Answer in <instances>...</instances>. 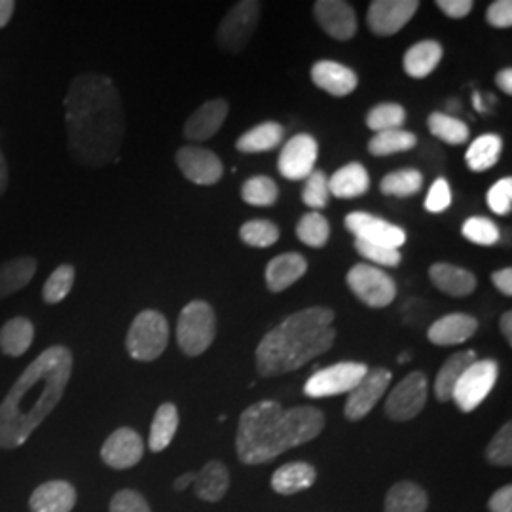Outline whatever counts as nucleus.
<instances>
[{
  "mask_svg": "<svg viewBox=\"0 0 512 512\" xmlns=\"http://www.w3.org/2000/svg\"><path fill=\"white\" fill-rule=\"evenodd\" d=\"M69 154L90 169L112 164L126 135L122 99L114 82L103 74L76 76L65 97Z\"/></svg>",
  "mask_w": 512,
  "mask_h": 512,
  "instance_id": "1",
  "label": "nucleus"
},
{
  "mask_svg": "<svg viewBox=\"0 0 512 512\" xmlns=\"http://www.w3.org/2000/svg\"><path fill=\"white\" fill-rule=\"evenodd\" d=\"M73 374V353L52 346L23 370L0 403V450L25 444L65 395Z\"/></svg>",
  "mask_w": 512,
  "mask_h": 512,
  "instance_id": "2",
  "label": "nucleus"
},
{
  "mask_svg": "<svg viewBox=\"0 0 512 512\" xmlns=\"http://www.w3.org/2000/svg\"><path fill=\"white\" fill-rule=\"evenodd\" d=\"M325 429V414L315 406L283 408L277 401H260L239 418L236 450L245 465H262L287 450L317 439Z\"/></svg>",
  "mask_w": 512,
  "mask_h": 512,
  "instance_id": "3",
  "label": "nucleus"
},
{
  "mask_svg": "<svg viewBox=\"0 0 512 512\" xmlns=\"http://www.w3.org/2000/svg\"><path fill=\"white\" fill-rule=\"evenodd\" d=\"M334 311L313 306L296 311L270 330L256 348V370L262 378L289 374L327 353L336 340Z\"/></svg>",
  "mask_w": 512,
  "mask_h": 512,
  "instance_id": "4",
  "label": "nucleus"
},
{
  "mask_svg": "<svg viewBox=\"0 0 512 512\" xmlns=\"http://www.w3.org/2000/svg\"><path fill=\"white\" fill-rule=\"evenodd\" d=\"M217 336L215 310L203 302L192 300L184 306L177 321V344L188 357H198L211 348Z\"/></svg>",
  "mask_w": 512,
  "mask_h": 512,
  "instance_id": "5",
  "label": "nucleus"
},
{
  "mask_svg": "<svg viewBox=\"0 0 512 512\" xmlns=\"http://www.w3.org/2000/svg\"><path fill=\"white\" fill-rule=\"evenodd\" d=\"M169 342V325L160 311H141L131 327L126 338V349L129 357L141 363L156 361Z\"/></svg>",
  "mask_w": 512,
  "mask_h": 512,
  "instance_id": "6",
  "label": "nucleus"
},
{
  "mask_svg": "<svg viewBox=\"0 0 512 512\" xmlns=\"http://www.w3.org/2000/svg\"><path fill=\"white\" fill-rule=\"evenodd\" d=\"M260 19V2L241 0L220 21L217 42L228 54H239L251 42Z\"/></svg>",
  "mask_w": 512,
  "mask_h": 512,
  "instance_id": "7",
  "label": "nucleus"
},
{
  "mask_svg": "<svg viewBox=\"0 0 512 512\" xmlns=\"http://www.w3.org/2000/svg\"><path fill=\"white\" fill-rule=\"evenodd\" d=\"M499 376V365L494 359H476L469 366L463 376L459 378L458 385L454 389L452 401L456 403L461 412L469 414L476 410L480 404L486 401V397L492 393L495 382Z\"/></svg>",
  "mask_w": 512,
  "mask_h": 512,
  "instance_id": "8",
  "label": "nucleus"
},
{
  "mask_svg": "<svg viewBox=\"0 0 512 512\" xmlns=\"http://www.w3.org/2000/svg\"><path fill=\"white\" fill-rule=\"evenodd\" d=\"M348 287L368 308H387L397 298V285L391 275L368 264H355L348 272Z\"/></svg>",
  "mask_w": 512,
  "mask_h": 512,
  "instance_id": "9",
  "label": "nucleus"
},
{
  "mask_svg": "<svg viewBox=\"0 0 512 512\" xmlns=\"http://www.w3.org/2000/svg\"><path fill=\"white\" fill-rule=\"evenodd\" d=\"M368 366L365 363L346 361L338 365L317 370L304 385V393L311 399H325L351 393L365 378Z\"/></svg>",
  "mask_w": 512,
  "mask_h": 512,
  "instance_id": "10",
  "label": "nucleus"
},
{
  "mask_svg": "<svg viewBox=\"0 0 512 512\" xmlns=\"http://www.w3.org/2000/svg\"><path fill=\"white\" fill-rule=\"evenodd\" d=\"M427 378L421 370L410 372L403 382L389 393L385 401V414L389 420H414L427 403Z\"/></svg>",
  "mask_w": 512,
  "mask_h": 512,
  "instance_id": "11",
  "label": "nucleus"
},
{
  "mask_svg": "<svg viewBox=\"0 0 512 512\" xmlns=\"http://www.w3.org/2000/svg\"><path fill=\"white\" fill-rule=\"evenodd\" d=\"M418 8V0H374L370 2L366 23L374 35L393 37L410 23Z\"/></svg>",
  "mask_w": 512,
  "mask_h": 512,
  "instance_id": "12",
  "label": "nucleus"
},
{
  "mask_svg": "<svg viewBox=\"0 0 512 512\" xmlns=\"http://www.w3.org/2000/svg\"><path fill=\"white\" fill-rule=\"evenodd\" d=\"M319 156V145L310 133H298L281 148L277 169L289 181L308 179Z\"/></svg>",
  "mask_w": 512,
  "mask_h": 512,
  "instance_id": "13",
  "label": "nucleus"
},
{
  "mask_svg": "<svg viewBox=\"0 0 512 512\" xmlns=\"http://www.w3.org/2000/svg\"><path fill=\"white\" fill-rule=\"evenodd\" d=\"M346 228L355 239L372 245H382L389 249H401L406 241V232L401 226H395L387 220L374 217L370 213L355 211L346 217Z\"/></svg>",
  "mask_w": 512,
  "mask_h": 512,
  "instance_id": "14",
  "label": "nucleus"
},
{
  "mask_svg": "<svg viewBox=\"0 0 512 512\" xmlns=\"http://www.w3.org/2000/svg\"><path fill=\"white\" fill-rule=\"evenodd\" d=\"M393 374L385 368H372L365 374V378L349 393L346 403V418L349 421H361L380 403L387 387L391 384Z\"/></svg>",
  "mask_w": 512,
  "mask_h": 512,
  "instance_id": "15",
  "label": "nucleus"
},
{
  "mask_svg": "<svg viewBox=\"0 0 512 512\" xmlns=\"http://www.w3.org/2000/svg\"><path fill=\"white\" fill-rule=\"evenodd\" d=\"M175 160L184 177L200 186L217 184L224 175L219 156L207 148L183 147L177 152Z\"/></svg>",
  "mask_w": 512,
  "mask_h": 512,
  "instance_id": "16",
  "label": "nucleus"
},
{
  "mask_svg": "<svg viewBox=\"0 0 512 512\" xmlns=\"http://www.w3.org/2000/svg\"><path fill=\"white\" fill-rule=\"evenodd\" d=\"M145 454V444L137 431L129 427L116 429L101 448V459L118 471L135 467Z\"/></svg>",
  "mask_w": 512,
  "mask_h": 512,
  "instance_id": "17",
  "label": "nucleus"
},
{
  "mask_svg": "<svg viewBox=\"0 0 512 512\" xmlns=\"http://www.w3.org/2000/svg\"><path fill=\"white\" fill-rule=\"evenodd\" d=\"M313 14L319 27L334 40L346 42L357 33L355 10L344 0H317Z\"/></svg>",
  "mask_w": 512,
  "mask_h": 512,
  "instance_id": "18",
  "label": "nucleus"
},
{
  "mask_svg": "<svg viewBox=\"0 0 512 512\" xmlns=\"http://www.w3.org/2000/svg\"><path fill=\"white\" fill-rule=\"evenodd\" d=\"M311 80L319 90L330 93L332 97H346L359 86V78L353 69L327 59L317 61L311 67Z\"/></svg>",
  "mask_w": 512,
  "mask_h": 512,
  "instance_id": "19",
  "label": "nucleus"
},
{
  "mask_svg": "<svg viewBox=\"0 0 512 512\" xmlns=\"http://www.w3.org/2000/svg\"><path fill=\"white\" fill-rule=\"evenodd\" d=\"M228 103L224 99H211L203 103L184 124V137L190 141H207L219 133L228 118Z\"/></svg>",
  "mask_w": 512,
  "mask_h": 512,
  "instance_id": "20",
  "label": "nucleus"
},
{
  "mask_svg": "<svg viewBox=\"0 0 512 512\" xmlns=\"http://www.w3.org/2000/svg\"><path fill=\"white\" fill-rule=\"evenodd\" d=\"M478 321L469 313H450L440 317L427 330V340L435 346H459L475 336Z\"/></svg>",
  "mask_w": 512,
  "mask_h": 512,
  "instance_id": "21",
  "label": "nucleus"
},
{
  "mask_svg": "<svg viewBox=\"0 0 512 512\" xmlns=\"http://www.w3.org/2000/svg\"><path fill=\"white\" fill-rule=\"evenodd\" d=\"M429 279L439 289L440 293L454 296V298H465L475 293L478 279L469 270L454 266L448 262H437L429 268Z\"/></svg>",
  "mask_w": 512,
  "mask_h": 512,
  "instance_id": "22",
  "label": "nucleus"
},
{
  "mask_svg": "<svg viewBox=\"0 0 512 512\" xmlns=\"http://www.w3.org/2000/svg\"><path fill=\"white\" fill-rule=\"evenodd\" d=\"M76 505V490L67 480H52L37 490L29 499L33 512H71Z\"/></svg>",
  "mask_w": 512,
  "mask_h": 512,
  "instance_id": "23",
  "label": "nucleus"
},
{
  "mask_svg": "<svg viewBox=\"0 0 512 512\" xmlns=\"http://www.w3.org/2000/svg\"><path fill=\"white\" fill-rule=\"evenodd\" d=\"M308 272V260L298 253L275 256L266 266V285L272 293H283Z\"/></svg>",
  "mask_w": 512,
  "mask_h": 512,
  "instance_id": "24",
  "label": "nucleus"
},
{
  "mask_svg": "<svg viewBox=\"0 0 512 512\" xmlns=\"http://www.w3.org/2000/svg\"><path fill=\"white\" fill-rule=\"evenodd\" d=\"M368 190H370V175L365 165L359 162L340 167L329 179V194L342 200L365 196Z\"/></svg>",
  "mask_w": 512,
  "mask_h": 512,
  "instance_id": "25",
  "label": "nucleus"
},
{
  "mask_svg": "<svg viewBox=\"0 0 512 512\" xmlns=\"http://www.w3.org/2000/svg\"><path fill=\"white\" fill-rule=\"evenodd\" d=\"M475 361V349H467V351L454 353L444 365L440 366L437 380H435V397H437L439 403L452 401V395H454V389L458 385L459 378Z\"/></svg>",
  "mask_w": 512,
  "mask_h": 512,
  "instance_id": "26",
  "label": "nucleus"
},
{
  "mask_svg": "<svg viewBox=\"0 0 512 512\" xmlns=\"http://www.w3.org/2000/svg\"><path fill=\"white\" fill-rule=\"evenodd\" d=\"M317 473L310 463L293 461L279 467L272 476V488L279 495H294L304 492L315 484Z\"/></svg>",
  "mask_w": 512,
  "mask_h": 512,
  "instance_id": "27",
  "label": "nucleus"
},
{
  "mask_svg": "<svg viewBox=\"0 0 512 512\" xmlns=\"http://www.w3.org/2000/svg\"><path fill=\"white\" fill-rule=\"evenodd\" d=\"M442 46L437 40H421L418 44H414L412 48H408V52L404 54L403 65L404 73L412 78H425L433 73L439 67L440 59H442Z\"/></svg>",
  "mask_w": 512,
  "mask_h": 512,
  "instance_id": "28",
  "label": "nucleus"
},
{
  "mask_svg": "<svg viewBox=\"0 0 512 512\" xmlns=\"http://www.w3.org/2000/svg\"><path fill=\"white\" fill-rule=\"evenodd\" d=\"M37 274L33 256H18L0 264V298H8L31 283Z\"/></svg>",
  "mask_w": 512,
  "mask_h": 512,
  "instance_id": "29",
  "label": "nucleus"
},
{
  "mask_svg": "<svg viewBox=\"0 0 512 512\" xmlns=\"http://www.w3.org/2000/svg\"><path fill=\"white\" fill-rule=\"evenodd\" d=\"M228 488H230V475L226 465L220 461H209L200 473H196L194 492L203 501L217 503L228 494Z\"/></svg>",
  "mask_w": 512,
  "mask_h": 512,
  "instance_id": "30",
  "label": "nucleus"
},
{
  "mask_svg": "<svg viewBox=\"0 0 512 512\" xmlns=\"http://www.w3.org/2000/svg\"><path fill=\"white\" fill-rule=\"evenodd\" d=\"M35 340V327L27 317H14L0 329V351L8 357H21Z\"/></svg>",
  "mask_w": 512,
  "mask_h": 512,
  "instance_id": "31",
  "label": "nucleus"
},
{
  "mask_svg": "<svg viewBox=\"0 0 512 512\" xmlns=\"http://www.w3.org/2000/svg\"><path fill=\"white\" fill-rule=\"evenodd\" d=\"M179 429V410L173 403H164L154 414V420L150 425L148 446L152 452H164L165 448L175 439V433Z\"/></svg>",
  "mask_w": 512,
  "mask_h": 512,
  "instance_id": "32",
  "label": "nucleus"
},
{
  "mask_svg": "<svg viewBox=\"0 0 512 512\" xmlns=\"http://www.w3.org/2000/svg\"><path fill=\"white\" fill-rule=\"evenodd\" d=\"M429 505V497L425 490L414 482L395 484L385 497V512H425Z\"/></svg>",
  "mask_w": 512,
  "mask_h": 512,
  "instance_id": "33",
  "label": "nucleus"
},
{
  "mask_svg": "<svg viewBox=\"0 0 512 512\" xmlns=\"http://www.w3.org/2000/svg\"><path fill=\"white\" fill-rule=\"evenodd\" d=\"M501 150H503L501 137L495 135V133H484V135L476 137L475 141L467 148L465 162H467L471 171L484 173L499 162Z\"/></svg>",
  "mask_w": 512,
  "mask_h": 512,
  "instance_id": "34",
  "label": "nucleus"
},
{
  "mask_svg": "<svg viewBox=\"0 0 512 512\" xmlns=\"http://www.w3.org/2000/svg\"><path fill=\"white\" fill-rule=\"evenodd\" d=\"M285 135V128L277 122H264L253 129L245 131L236 143V148L243 154H258L274 150Z\"/></svg>",
  "mask_w": 512,
  "mask_h": 512,
  "instance_id": "35",
  "label": "nucleus"
},
{
  "mask_svg": "<svg viewBox=\"0 0 512 512\" xmlns=\"http://www.w3.org/2000/svg\"><path fill=\"white\" fill-rule=\"evenodd\" d=\"M427 128H429V131H431L437 139H440L442 143L452 145V147H458V145L467 143L469 137H471V129H469V126H467L463 120L454 118V116H448V114H444V112H433V114H429V118H427Z\"/></svg>",
  "mask_w": 512,
  "mask_h": 512,
  "instance_id": "36",
  "label": "nucleus"
},
{
  "mask_svg": "<svg viewBox=\"0 0 512 512\" xmlns=\"http://www.w3.org/2000/svg\"><path fill=\"white\" fill-rule=\"evenodd\" d=\"M418 145V137L404 129L380 131L368 141V152L376 158L391 156L397 152H408Z\"/></svg>",
  "mask_w": 512,
  "mask_h": 512,
  "instance_id": "37",
  "label": "nucleus"
},
{
  "mask_svg": "<svg viewBox=\"0 0 512 512\" xmlns=\"http://www.w3.org/2000/svg\"><path fill=\"white\" fill-rule=\"evenodd\" d=\"M423 186V175L418 169H401V171H393L387 173L380 190L384 196H393V198H410L414 194H418Z\"/></svg>",
  "mask_w": 512,
  "mask_h": 512,
  "instance_id": "38",
  "label": "nucleus"
},
{
  "mask_svg": "<svg viewBox=\"0 0 512 512\" xmlns=\"http://www.w3.org/2000/svg\"><path fill=\"white\" fill-rule=\"evenodd\" d=\"M279 198V188L274 179L256 175L241 186V200L253 207H272Z\"/></svg>",
  "mask_w": 512,
  "mask_h": 512,
  "instance_id": "39",
  "label": "nucleus"
},
{
  "mask_svg": "<svg viewBox=\"0 0 512 512\" xmlns=\"http://www.w3.org/2000/svg\"><path fill=\"white\" fill-rule=\"evenodd\" d=\"M296 236L298 239L308 245L311 249H321L327 245L330 236L329 220L325 219L321 213L313 211L304 215L300 222L296 224Z\"/></svg>",
  "mask_w": 512,
  "mask_h": 512,
  "instance_id": "40",
  "label": "nucleus"
},
{
  "mask_svg": "<svg viewBox=\"0 0 512 512\" xmlns=\"http://www.w3.org/2000/svg\"><path fill=\"white\" fill-rule=\"evenodd\" d=\"M279 236H281V232H279L277 224L268 219L249 220L239 230L241 241L255 249L272 247L279 241Z\"/></svg>",
  "mask_w": 512,
  "mask_h": 512,
  "instance_id": "41",
  "label": "nucleus"
},
{
  "mask_svg": "<svg viewBox=\"0 0 512 512\" xmlns=\"http://www.w3.org/2000/svg\"><path fill=\"white\" fill-rule=\"evenodd\" d=\"M366 126L376 133L401 129L406 122V110L397 103H380L374 109L368 110L365 118Z\"/></svg>",
  "mask_w": 512,
  "mask_h": 512,
  "instance_id": "42",
  "label": "nucleus"
},
{
  "mask_svg": "<svg viewBox=\"0 0 512 512\" xmlns=\"http://www.w3.org/2000/svg\"><path fill=\"white\" fill-rule=\"evenodd\" d=\"M74 272L71 264H61L54 270V274L48 277V281L44 283V289H42V298L46 304H59L63 302L74 285Z\"/></svg>",
  "mask_w": 512,
  "mask_h": 512,
  "instance_id": "43",
  "label": "nucleus"
},
{
  "mask_svg": "<svg viewBox=\"0 0 512 512\" xmlns=\"http://www.w3.org/2000/svg\"><path fill=\"white\" fill-rule=\"evenodd\" d=\"M461 234L471 243L482 245V247H492L501 238L497 224L490 219H484V217H471V219L465 220L461 226Z\"/></svg>",
  "mask_w": 512,
  "mask_h": 512,
  "instance_id": "44",
  "label": "nucleus"
},
{
  "mask_svg": "<svg viewBox=\"0 0 512 512\" xmlns=\"http://www.w3.org/2000/svg\"><path fill=\"white\" fill-rule=\"evenodd\" d=\"M329 177L325 171H311L302 190V202L311 209H325L329 203Z\"/></svg>",
  "mask_w": 512,
  "mask_h": 512,
  "instance_id": "45",
  "label": "nucleus"
},
{
  "mask_svg": "<svg viewBox=\"0 0 512 512\" xmlns=\"http://www.w3.org/2000/svg\"><path fill=\"white\" fill-rule=\"evenodd\" d=\"M486 459L497 467H511L512 423H505L486 448Z\"/></svg>",
  "mask_w": 512,
  "mask_h": 512,
  "instance_id": "46",
  "label": "nucleus"
},
{
  "mask_svg": "<svg viewBox=\"0 0 512 512\" xmlns=\"http://www.w3.org/2000/svg\"><path fill=\"white\" fill-rule=\"evenodd\" d=\"M355 251L359 255L366 258L368 262L380 264V266H387V268H395L401 264L403 255L399 249H389V247H382V245H372L366 241H359L355 239Z\"/></svg>",
  "mask_w": 512,
  "mask_h": 512,
  "instance_id": "47",
  "label": "nucleus"
},
{
  "mask_svg": "<svg viewBox=\"0 0 512 512\" xmlns=\"http://www.w3.org/2000/svg\"><path fill=\"white\" fill-rule=\"evenodd\" d=\"M486 202L490 205V209L494 211L495 215H509L512 209V179H501L488 190Z\"/></svg>",
  "mask_w": 512,
  "mask_h": 512,
  "instance_id": "48",
  "label": "nucleus"
},
{
  "mask_svg": "<svg viewBox=\"0 0 512 512\" xmlns=\"http://www.w3.org/2000/svg\"><path fill=\"white\" fill-rule=\"evenodd\" d=\"M450 205H452L450 184L444 177H439L429 188V194L425 198V209L429 213H444Z\"/></svg>",
  "mask_w": 512,
  "mask_h": 512,
  "instance_id": "49",
  "label": "nucleus"
},
{
  "mask_svg": "<svg viewBox=\"0 0 512 512\" xmlns=\"http://www.w3.org/2000/svg\"><path fill=\"white\" fill-rule=\"evenodd\" d=\"M110 512H152L147 499L135 490H122L112 497Z\"/></svg>",
  "mask_w": 512,
  "mask_h": 512,
  "instance_id": "50",
  "label": "nucleus"
},
{
  "mask_svg": "<svg viewBox=\"0 0 512 512\" xmlns=\"http://www.w3.org/2000/svg\"><path fill=\"white\" fill-rule=\"evenodd\" d=\"M486 21L495 29H511L512 2L511 0H495L486 10Z\"/></svg>",
  "mask_w": 512,
  "mask_h": 512,
  "instance_id": "51",
  "label": "nucleus"
},
{
  "mask_svg": "<svg viewBox=\"0 0 512 512\" xmlns=\"http://www.w3.org/2000/svg\"><path fill=\"white\" fill-rule=\"evenodd\" d=\"M437 8L448 18L461 19L471 14L473 2L471 0H437Z\"/></svg>",
  "mask_w": 512,
  "mask_h": 512,
  "instance_id": "52",
  "label": "nucleus"
},
{
  "mask_svg": "<svg viewBox=\"0 0 512 512\" xmlns=\"http://www.w3.org/2000/svg\"><path fill=\"white\" fill-rule=\"evenodd\" d=\"M490 512H512V486H503L488 501Z\"/></svg>",
  "mask_w": 512,
  "mask_h": 512,
  "instance_id": "53",
  "label": "nucleus"
},
{
  "mask_svg": "<svg viewBox=\"0 0 512 512\" xmlns=\"http://www.w3.org/2000/svg\"><path fill=\"white\" fill-rule=\"evenodd\" d=\"M495 289L505 296H512V270L511 268H503L492 274Z\"/></svg>",
  "mask_w": 512,
  "mask_h": 512,
  "instance_id": "54",
  "label": "nucleus"
},
{
  "mask_svg": "<svg viewBox=\"0 0 512 512\" xmlns=\"http://www.w3.org/2000/svg\"><path fill=\"white\" fill-rule=\"evenodd\" d=\"M495 84L505 95H512V71L509 67L495 74Z\"/></svg>",
  "mask_w": 512,
  "mask_h": 512,
  "instance_id": "55",
  "label": "nucleus"
},
{
  "mask_svg": "<svg viewBox=\"0 0 512 512\" xmlns=\"http://www.w3.org/2000/svg\"><path fill=\"white\" fill-rule=\"evenodd\" d=\"M14 8H16V2L0 0V29L8 25V21L12 19V14H14Z\"/></svg>",
  "mask_w": 512,
  "mask_h": 512,
  "instance_id": "56",
  "label": "nucleus"
},
{
  "mask_svg": "<svg viewBox=\"0 0 512 512\" xmlns=\"http://www.w3.org/2000/svg\"><path fill=\"white\" fill-rule=\"evenodd\" d=\"M499 329H501V334L505 336V340L509 342V346L512 344V313L511 311H505L503 315H501V319H499Z\"/></svg>",
  "mask_w": 512,
  "mask_h": 512,
  "instance_id": "57",
  "label": "nucleus"
},
{
  "mask_svg": "<svg viewBox=\"0 0 512 512\" xmlns=\"http://www.w3.org/2000/svg\"><path fill=\"white\" fill-rule=\"evenodd\" d=\"M6 188H8V165H6V160L0 152V198L4 196Z\"/></svg>",
  "mask_w": 512,
  "mask_h": 512,
  "instance_id": "58",
  "label": "nucleus"
},
{
  "mask_svg": "<svg viewBox=\"0 0 512 512\" xmlns=\"http://www.w3.org/2000/svg\"><path fill=\"white\" fill-rule=\"evenodd\" d=\"M194 480H196V473H186V475L179 476V478L175 480L173 488H175L177 492H183L190 484H194Z\"/></svg>",
  "mask_w": 512,
  "mask_h": 512,
  "instance_id": "59",
  "label": "nucleus"
},
{
  "mask_svg": "<svg viewBox=\"0 0 512 512\" xmlns=\"http://www.w3.org/2000/svg\"><path fill=\"white\" fill-rule=\"evenodd\" d=\"M408 361H410V353H403V355L399 357V363H401V365L408 363Z\"/></svg>",
  "mask_w": 512,
  "mask_h": 512,
  "instance_id": "60",
  "label": "nucleus"
}]
</instances>
